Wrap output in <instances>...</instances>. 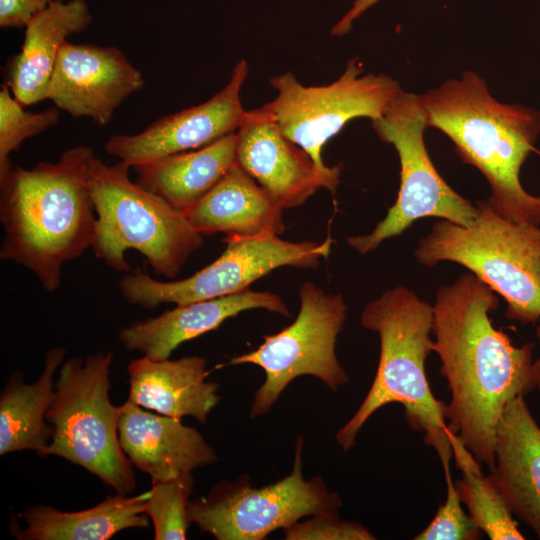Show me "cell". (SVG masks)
Listing matches in <instances>:
<instances>
[{
	"instance_id": "obj_25",
	"label": "cell",
	"mask_w": 540,
	"mask_h": 540,
	"mask_svg": "<svg viewBox=\"0 0 540 540\" xmlns=\"http://www.w3.org/2000/svg\"><path fill=\"white\" fill-rule=\"evenodd\" d=\"M450 442L462 473L455 481L456 489L474 523L491 540L525 539L505 498L490 476L483 474L481 464L457 435L450 433Z\"/></svg>"
},
{
	"instance_id": "obj_1",
	"label": "cell",
	"mask_w": 540,
	"mask_h": 540,
	"mask_svg": "<svg viewBox=\"0 0 540 540\" xmlns=\"http://www.w3.org/2000/svg\"><path fill=\"white\" fill-rule=\"evenodd\" d=\"M498 306V295L472 273L440 286L432 304L433 352L450 391L447 429L489 470L505 406L536 388L533 344L517 346L493 325Z\"/></svg>"
},
{
	"instance_id": "obj_20",
	"label": "cell",
	"mask_w": 540,
	"mask_h": 540,
	"mask_svg": "<svg viewBox=\"0 0 540 540\" xmlns=\"http://www.w3.org/2000/svg\"><path fill=\"white\" fill-rule=\"evenodd\" d=\"M92 22L85 0H53L25 26L20 52L9 62L13 96L24 106L46 100L47 88L60 50L67 38Z\"/></svg>"
},
{
	"instance_id": "obj_17",
	"label": "cell",
	"mask_w": 540,
	"mask_h": 540,
	"mask_svg": "<svg viewBox=\"0 0 540 540\" xmlns=\"http://www.w3.org/2000/svg\"><path fill=\"white\" fill-rule=\"evenodd\" d=\"M252 309L290 315L279 295L248 288L232 295L176 305L158 316L122 327L118 337L127 351L140 352L155 360L168 359L186 341L215 330L225 320Z\"/></svg>"
},
{
	"instance_id": "obj_5",
	"label": "cell",
	"mask_w": 540,
	"mask_h": 540,
	"mask_svg": "<svg viewBox=\"0 0 540 540\" xmlns=\"http://www.w3.org/2000/svg\"><path fill=\"white\" fill-rule=\"evenodd\" d=\"M130 167L106 164L96 156L88 183L96 212L92 249L97 259L118 272H129L126 252H139L155 274L174 279L204 243L184 212L129 177Z\"/></svg>"
},
{
	"instance_id": "obj_7",
	"label": "cell",
	"mask_w": 540,
	"mask_h": 540,
	"mask_svg": "<svg viewBox=\"0 0 540 540\" xmlns=\"http://www.w3.org/2000/svg\"><path fill=\"white\" fill-rule=\"evenodd\" d=\"M112 361V351H106L62 362L46 414L53 432L44 457L64 458L116 493L129 495L136 488V477L119 441L120 406H114L109 396Z\"/></svg>"
},
{
	"instance_id": "obj_13",
	"label": "cell",
	"mask_w": 540,
	"mask_h": 540,
	"mask_svg": "<svg viewBox=\"0 0 540 540\" xmlns=\"http://www.w3.org/2000/svg\"><path fill=\"white\" fill-rule=\"evenodd\" d=\"M247 76L248 64L240 60L228 83L206 102L163 116L139 133L111 136L104 145L106 153L134 168L236 132L247 113L240 97Z\"/></svg>"
},
{
	"instance_id": "obj_19",
	"label": "cell",
	"mask_w": 540,
	"mask_h": 540,
	"mask_svg": "<svg viewBox=\"0 0 540 540\" xmlns=\"http://www.w3.org/2000/svg\"><path fill=\"white\" fill-rule=\"evenodd\" d=\"M128 400L159 414L191 416L204 424L220 401L219 384L207 381V361L200 356L155 360L147 356L127 367Z\"/></svg>"
},
{
	"instance_id": "obj_28",
	"label": "cell",
	"mask_w": 540,
	"mask_h": 540,
	"mask_svg": "<svg viewBox=\"0 0 540 540\" xmlns=\"http://www.w3.org/2000/svg\"><path fill=\"white\" fill-rule=\"evenodd\" d=\"M451 459L441 460L447 486L446 500L415 540H479L484 533L465 512L450 470Z\"/></svg>"
},
{
	"instance_id": "obj_11",
	"label": "cell",
	"mask_w": 540,
	"mask_h": 540,
	"mask_svg": "<svg viewBox=\"0 0 540 540\" xmlns=\"http://www.w3.org/2000/svg\"><path fill=\"white\" fill-rule=\"evenodd\" d=\"M289 475L264 487L246 477L221 481L206 496L188 503L190 523L218 540H262L304 517L338 513L342 500L320 477L306 480L302 472L303 438L298 437Z\"/></svg>"
},
{
	"instance_id": "obj_15",
	"label": "cell",
	"mask_w": 540,
	"mask_h": 540,
	"mask_svg": "<svg viewBox=\"0 0 540 540\" xmlns=\"http://www.w3.org/2000/svg\"><path fill=\"white\" fill-rule=\"evenodd\" d=\"M237 164L283 209L303 205L325 181L312 158L259 107L236 131Z\"/></svg>"
},
{
	"instance_id": "obj_16",
	"label": "cell",
	"mask_w": 540,
	"mask_h": 540,
	"mask_svg": "<svg viewBox=\"0 0 540 540\" xmlns=\"http://www.w3.org/2000/svg\"><path fill=\"white\" fill-rule=\"evenodd\" d=\"M118 435L133 466L152 482L212 465L218 457L201 433L181 418L152 413L127 401L120 406Z\"/></svg>"
},
{
	"instance_id": "obj_12",
	"label": "cell",
	"mask_w": 540,
	"mask_h": 540,
	"mask_svg": "<svg viewBox=\"0 0 540 540\" xmlns=\"http://www.w3.org/2000/svg\"><path fill=\"white\" fill-rule=\"evenodd\" d=\"M223 241L226 247L216 260L184 279L161 281L141 269L126 272L118 284L120 294L128 303L146 309L232 295L279 267L315 269L332 245L330 238L321 243L292 242L278 234L226 236Z\"/></svg>"
},
{
	"instance_id": "obj_30",
	"label": "cell",
	"mask_w": 540,
	"mask_h": 540,
	"mask_svg": "<svg viewBox=\"0 0 540 540\" xmlns=\"http://www.w3.org/2000/svg\"><path fill=\"white\" fill-rule=\"evenodd\" d=\"M53 0H0V27L22 28Z\"/></svg>"
},
{
	"instance_id": "obj_4",
	"label": "cell",
	"mask_w": 540,
	"mask_h": 540,
	"mask_svg": "<svg viewBox=\"0 0 540 540\" xmlns=\"http://www.w3.org/2000/svg\"><path fill=\"white\" fill-rule=\"evenodd\" d=\"M360 323L379 336V362L364 400L338 430L337 443L344 451L351 449L360 429L378 409L399 403L409 426L424 434V442L435 449L440 461L451 459L446 403L434 397L425 370L433 352L432 305L399 285L367 303Z\"/></svg>"
},
{
	"instance_id": "obj_23",
	"label": "cell",
	"mask_w": 540,
	"mask_h": 540,
	"mask_svg": "<svg viewBox=\"0 0 540 540\" xmlns=\"http://www.w3.org/2000/svg\"><path fill=\"white\" fill-rule=\"evenodd\" d=\"M236 132L202 148L138 165L136 182L185 212L237 164Z\"/></svg>"
},
{
	"instance_id": "obj_21",
	"label": "cell",
	"mask_w": 540,
	"mask_h": 540,
	"mask_svg": "<svg viewBox=\"0 0 540 540\" xmlns=\"http://www.w3.org/2000/svg\"><path fill=\"white\" fill-rule=\"evenodd\" d=\"M283 208L238 164L184 212L203 236L256 237L285 230Z\"/></svg>"
},
{
	"instance_id": "obj_18",
	"label": "cell",
	"mask_w": 540,
	"mask_h": 540,
	"mask_svg": "<svg viewBox=\"0 0 540 540\" xmlns=\"http://www.w3.org/2000/svg\"><path fill=\"white\" fill-rule=\"evenodd\" d=\"M524 397L502 412L489 476L514 516L540 539V425Z\"/></svg>"
},
{
	"instance_id": "obj_6",
	"label": "cell",
	"mask_w": 540,
	"mask_h": 540,
	"mask_svg": "<svg viewBox=\"0 0 540 540\" xmlns=\"http://www.w3.org/2000/svg\"><path fill=\"white\" fill-rule=\"evenodd\" d=\"M473 222L439 219L420 239L414 257L432 267L457 263L506 302L505 317L522 325L540 320V225L518 223L496 212L486 200Z\"/></svg>"
},
{
	"instance_id": "obj_29",
	"label": "cell",
	"mask_w": 540,
	"mask_h": 540,
	"mask_svg": "<svg viewBox=\"0 0 540 540\" xmlns=\"http://www.w3.org/2000/svg\"><path fill=\"white\" fill-rule=\"evenodd\" d=\"M286 540H374L363 525L339 518L338 513L309 516L283 529Z\"/></svg>"
},
{
	"instance_id": "obj_8",
	"label": "cell",
	"mask_w": 540,
	"mask_h": 540,
	"mask_svg": "<svg viewBox=\"0 0 540 540\" xmlns=\"http://www.w3.org/2000/svg\"><path fill=\"white\" fill-rule=\"evenodd\" d=\"M275 98L261 106L280 131L313 160L334 193L340 183L341 167L323 160L324 145L352 119H378L402 90L399 82L385 74H364L356 58L349 59L343 73L332 83L306 86L290 72L269 80Z\"/></svg>"
},
{
	"instance_id": "obj_10",
	"label": "cell",
	"mask_w": 540,
	"mask_h": 540,
	"mask_svg": "<svg viewBox=\"0 0 540 540\" xmlns=\"http://www.w3.org/2000/svg\"><path fill=\"white\" fill-rule=\"evenodd\" d=\"M300 308L294 322L246 354L231 358L225 365L250 363L261 367L265 381L256 391L250 417L267 413L295 378L310 375L337 391L349 382L339 363L335 347L347 318L341 294L327 293L313 282L299 288Z\"/></svg>"
},
{
	"instance_id": "obj_14",
	"label": "cell",
	"mask_w": 540,
	"mask_h": 540,
	"mask_svg": "<svg viewBox=\"0 0 540 540\" xmlns=\"http://www.w3.org/2000/svg\"><path fill=\"white\" fill-rule=\"evenodd\" d=\"M143 86L141 71L119 48L66 41L46 100L75 119L86 117L105 126L117 108Z\"/></svg>"
},
{
	"instance_id": "obj_27",
	"label": "cell",
	"mask_w": 540,
	"mask_h": 540,
	"mask_svg": "<svg viewBox=\"0 0 540 540\" xmlns=\"http://www.w3.org/2000/svg\"><path fill=\"white\" fill-rule=\"evenodd\" d=\"M5 82L0 89V175L13 165L10 155L19 150L25 140L39 135L59 123L57 107L42 112L24 109Z\"/></svg>"
},
{
	"instance_id": "obj_2",
	"label": "cell",
	"mask_w": 540,
	"mask_h": 540,
	"mask_svg": "<svg viewBox=\"0 0 540 540\" xmlns=\"http://www.w3.org/2000/svg\"><path fill=\"white\" fill-rule=\"evenodd\" d=\"M94 151L65 150L56 162L0 175V258L29 270L47 292L61 285L65 263L92 247L96 212L88 171Z\"/></svg>"
},
{
	"instance_id": "obj_33",
	"label": "cell",
	"mask_w": 540,
	"mask_h": 540,
	"mask_svg": "<svg viewBox=\"0 0 540 540\" xmlns=\"http://www.w3.org/2000/svg\"><path fill=\"white\" fill-rule=\"evenodd\" d=\"M535 334H536V337H537V339L539 341V344H540V320H539V323H538V325L536 327Z\"/></svg>"
},
{
	"instance_id": "obj_3",
	"label": "cell",
	"mask_w": 540,
	"mask_h": 540,
	"mask_svg": "<svg viewBox=\"0 0 540 540\" xmlns=\"http://www.w3.org/2000/svg\"><path fill=\"white\" fill-rule=\"evenodd\" d=\"M418 96L427 127L447 135L462 161L486 178L488 204L515 222L540 225V197L528 193L520 181L522 165L540 134V112L500 102L473 71Z\"/></svg>"
},
{
	"instance_id": "obj_26",
	"label": "cell",
	"mask_w": 540,
	"mask_h": 540,
	"mask_svg": "<svg viewBox=\"0 0 540 540\" xmlns=\"http://www.w3.org/2000/svg\"><path fill=\"white\" fill-rule=\"evenodd\" d=\"M192 472L152 482L145 513L152 521L155 540H184L187 536V508L193 489Z\"/></svg>"
},
{
	"instance_id": "obj_24",
	"label": "cell",
	"mask_w": 540,
	"mask_h": 540,
	"mask_svg": "<svg viewBox=\"0 0 540 540\" xmlns=\"http://www.w3.org/2000/svg\"><path fill=\"white\" fill-rule=\"evenodd\" d=\"M66 350L46 351L44 366L33 383L22 372L12 373L0 393V455L32 450L44 457L53 428L46 414L55 395L54 374L64 361Z\"/></svg>"
},
{
	"instance_id": "obj_31",
	"label": "cell",
	"mask_w": 540,
	"mask_h": 540,
	"mask_svg": "<svg viewBox=\"0 0 540 540\" xmlns=\"http://www.w3.org/2000/svg\"><path fill=\"white\" fill-rule=\"evenodd\" d=\"M379 1L380 0H354L348 11L331 28V35L340 37L349 33L354 22Z\"/></svg>"
},
{
	"instance_id": "obj_32",
	"label": "cell",
	"mask_w": 540,
	"mask_h": 540,
	"mask_svg": "<svg viewBox=\"0 0 540 540\" xmlns=\"http://www.w3.org/2000/svg\"><path fill=\"white\" fill-rule=\"evenodd\" d=\"M533 374L535 387L540 390V357L534 361Z\"/></svg>"
},
{
	"instance_id": "obj_9",
	"label": "cell",
	"mask_w": 540,
	"mask_h": 540,
	"mask_svg": "<svg viewBox=\"0 0 540 540\" xmlns=\"http://www.w3.org/2000/svg\"><path fill=\"white\" fill-rule=\"evenodd\" d=\"M371 122L379 138L398 154L400 186L395 203L374 229L347 237V243L364 255L425 217L470 225L477 206L450 187L435 168L425 145L427 123L418 94L401 90L382 116Z\"/></svg>"
},
{
	"instance_id": "obj_22",
	"label": "cell",
	"mask_w": 540,
	"mask_h": 540,
	"mask_svg": "<svg viewBox=\"0 0 540 540\" xmlns=\"http://www.w3.org/2000/svg\"><path fill=\"white\" fill-rule=\"evenodd\" d=\"M147 498L148 492L135 496L116 493L91 508L71 512L34 505L21 515L26 526L20 528L13 519L10 532L20 540H106L122 530L150 525L145 513Z\"/></svg>"
}]
</instances>
